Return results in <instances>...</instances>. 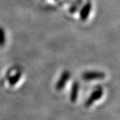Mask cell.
Masks as SVG:
<instances>
[{"mask_svg": "<svg viewBox=\"0 0 120 120\" xmlns=\"http://www.w3.org/2000/svg\"><path fill=\"white\" fill-rule=\"evenodd\" d=\"M80 4H81V0H79V1H78L75 4H74L72 6V7L70 8V12L71 13H74L75 12H76V10H78V7L80 6Z\"/></svg>", "mask_w": 120, "mask_h": 120, "instance_id": "cell-8", "label": "cell"}, {"mask_svg": "<svg viewBox=\"0 0 120 120\" xmlns=\"http://www.w3.org/2000/svg\"><path fill=\"white\" fill-rule=\"evenodd\" d=\"M6 43V34L4 28L0 27V47L4 46Z\"/></svg>", "mask_w": 120, "mask_h": 120, "instance_id": "cell-7", "label": "cell"}, {"mask_svg": "<svg viewBox=\"0 0 120 120\" xmlns=\"http://www.w3.org/2000/svg\"><path fill=\"white\" fill-rule=\"evenodd\" d=\"M103 94H104V90H103L102 88L98 87L97 88H96L90 94V96L88 97L86 101H85V107L91 106L94 104V102L99 100L103 96Z\"/></svg>", "mask_w": 120, "mask_h": 120, "instance_id": "cell-1", "label": "cell"}, {"mask_svg": "<svg viewBox=\"0 0 120 120\" xmlns=\"http://www.w3.org/2000/svg\"><path fill=\"white\" fill-rule=\"evenodd\" d=\"M21 76H22V73L20 72H17L15 75L11 76L10 78L8 79V82L10 83V85H14L16 83H18V81L20 80V79L21 78Z\"/></svg>", "mask_w": 120, "mask_h": 120, "instance_id": "cell-6", "label": "cell"}, {"mask_svg": "<svg viewBox=\"0 0 120 120\" xmlns=\"http://www.w3.org/2000/svg\"><path fill=\"white\" fill-rule=\"evenodd\" d=\"M70 78V72L69 71H64L60 78H59L56 84V89L57 90H62L64 87H65V85L66 83L68 82Z\"/></svg>", "mask_w": 120, "mask_h": 120, "instance_id": "cell-3", "label": "cell"}, {"mask_svg": "<svg viewBox=\"0 0 120 120\" xmlns=\"http://www.w3.org/2000/svg\"><path fill=\"white\" fill-rule=\"evenodd\" d=\"M79 88H80V85L79 82H74L72 85V88H71V92H70V101L72 103H75L78 97V94H79Z\"/></svg>", "mask_w": 120, "mask_h": 120, "instance_id": "cell-5", "label": "cell"}, {"mask_svg": "<svg viewBox=\"0 0 120 120\" xmlns=\"http://www.w3.org/2000/svg\"><path fill=\"white\" fill-rule=\"evenodd\" d=\"M92 10V4L90 2H86L80 12V18L82 21H85L89 17V15Z\"/></svg>", "mask_w": 120, "mask_h": 120, "instance_id": "cell-4", "label": "cell"}, {"mask_svg": "<svg viewBox=\"0 0 120 120\" xmlns=\"http://www.w3.org/2000/svg\"><path fill=\"white\" fill-rule=\"evenodd\" d=\"M106 75L103 72L99 71H88L85 72L82 75V78L85 80H101L105 78Z\"/></svg>", "mask_w": 120, "mask_h": 120, "instance_id": "cell-2", "label": "cell"}]
</instances>
